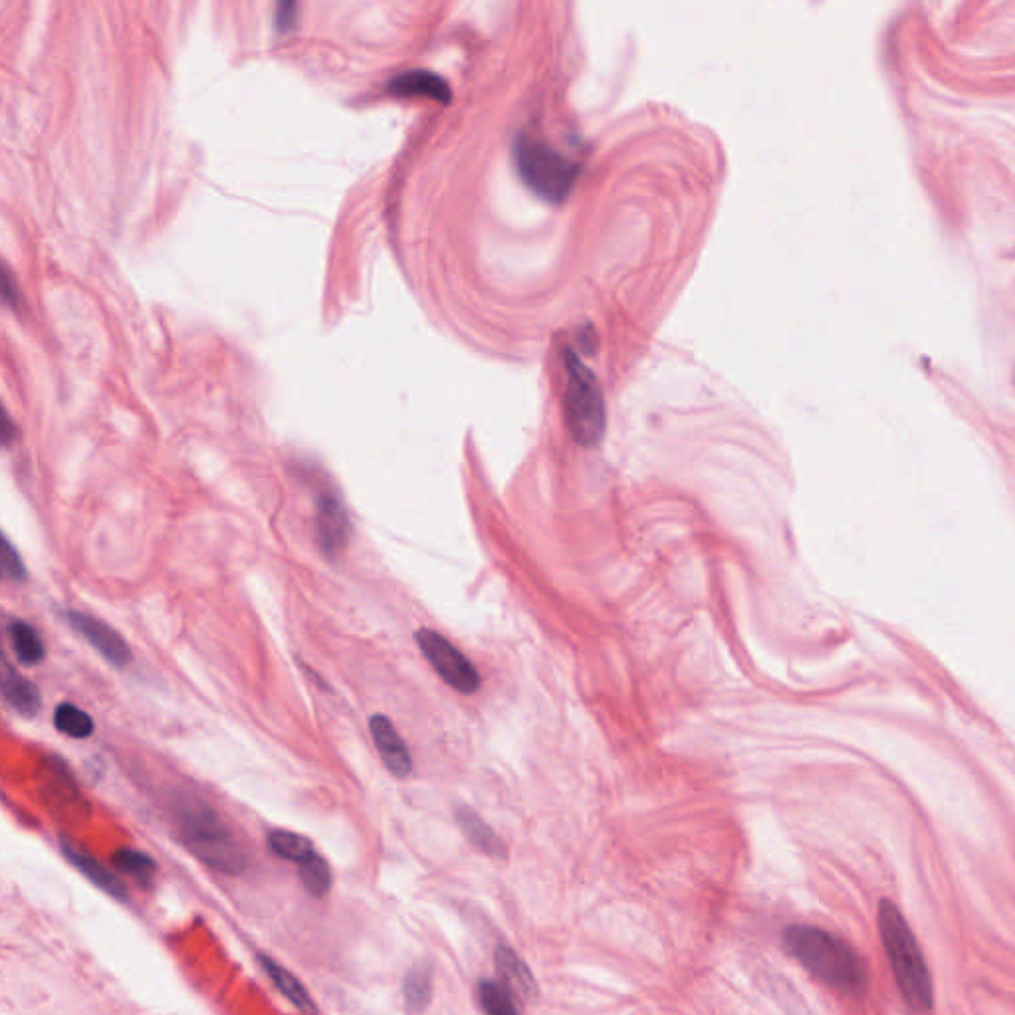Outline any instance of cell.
I'll use <instances>...</instances> for the list:
<instances>
[{
  "instance_id": "obj_10",
  "label": "cell",
  "mask_w": 1015,
  "mask_h": 1015,
  "mask_svg": "<svg viewBox=\"0 0 1015 1015\" xmlns=\"http://www.w3.org/2000/svg\"><path fill=\"white\" fill-rule=\"evenodd\" d=\"M387 94L393 98H423L449 106L452 89L439 74L429 70H409L389 79Z\"/></svg>"
},
{
  "instance_id": "obj_8",
  "label": "cell",
  "mask_w": 1015,
  "mask_h": 1015,
  "mask_svg": "<svg viewBox=\"0 0 1015 1015\" xmlns=\"http://www.w3.org/2000/svg\"><path fill=\"white\" fill-rule=\"evenodd\" d=\"M68 623L79 637H84L96 651H98L109 664L124 669L131 663V649L126 643V639L108 623L99 621L96 617L82 613V611H72L62 613Z\"/></svg>"
},
{
  "instance_id": "obj_14",
  "label": "cell",
  "mask_w": 1015,
  "mask_h": 1015,
  "mask_svg": "<svg viewBox=\"0 0 1015 1015\" xmlns=\"http://www.w3.org/2000/svg\"><path fill=\"white\" fill-rule=\"evenodd\" d=\"M457 823H459L460 831L467 840L477 847V850L487 853L490 857L494 859H504L506 857V847L504 843L496 835V831L490 827L487 821L480 818L479 813L470 810H459L457 811Z\"/></svg>"
},
{
  "instance_id": "obj_12",
  "label": "cell",
  "mask_w": 1015,
  "mask_h": 1015,
  "mask_svg": "<svg viewBox=\"0 0 1015 1015\" xmlns=\"http://www.w3.org/2000/svg\"><path fill=\"white\" fill-rule=\"evenodd\" d=\"M0 688L12 710H17L22 716H29V718L39 714L42 696H40L36 684L30 683L29 679L22 676L10 663H4L2 666Z\"/></svg>"
},
{
  "instance_id": "obj_18",
  "label": "cell",
  "mask_w": 1015,
  "mask_h": 1015,
  "mask_svg": "<svg viewBox=\"0 0 1015 1015\" xmlns=\"http://www.w3.org/2000/svg\"><path fill=\"white\" fill-rule=\"evenodd\" d=\"M266 843H268V850L273 851L278 859L290 861L293 865L302 863L316 851L312 841L293 831L273 830L268 833Z\"/></svg>"
},
{
  "instance_id": "obj_17",
  "label": "cell",
  "mask_w": 1015,
  "mask_h": 1015,
  "mask_svg": "<svg viewBox=\"0 0 1015 1015\" xmlns=\"http://www.w3.org/2000/svg\"><path fill=\"white\" fill-rule=\"evenodd\" d=\"M479 1004L490 1015H516L520 1012L516 992L504 980H482L479 984Z\"/></svg>"
},
{
  "instance_id": "obj_24",
  "label": "cell",
  "mask_w": 1015,
  "mask_h": 1015,
  "mask_svg": "<svg viewBox=\"0 0 1015 1015\" xmlns=\"http://www.w3.org/2000/svg\"><path fill=\"white\" fill-rule=\"evenodd\" d=\"M298 19V0H278L276 2V26L280 32H290Z\"/></svg>"
},
{
  "instance_id": "obj_16",
  "label": "cell",
  "mask_w": 1015,
  "mask_h": 1015,
  "mask_svg": "<svg viewBox=\"0 0 1015 1015\" xmlns=\"http://www.w3.org/2000/svg\"><path fill=\"white\" fill-rule=\"evenodd\" d=\"M496 966H499V974L502 976V980L506 982L507 986L512 987L516 994H522V996L530 997L532 992H536V982H534V976L530 974L524 960L517 957L514 950L510 948L502 947L496 950Z\"/></svg>"
},
{
  "instance_id": "obj_13",
  "label": "cell",
  "mask_w": 1015,
  "mask_h": 1015,
  "mask_svg": "<svg viewBox=\"0 0 1015 1015\" xmlns=\"http://www.w3.org/2000/svg\"><path fill=\"white\" fill-rule=\"evenodd\" d=\"M258 962H260V966L266 972V976L273 980L276 990L293 1007H298L300 1012H318V1006L313 1004L312 996L308 994V990L302 986V982L293 976L288 968L280 966L276 960L270 957H264V954H258Z\"/></svg>"
},
{
  "instance_id": "obj_2",
  "label": "cell",
  "mask_w": 1015,
  "mask_h": 1015,
  "mask_svg": "<svg viewBox=\"0 0 1015 1015\" xmlns=\"http://www.w3.org/2000/svg\"><path fill=\"white\" fill-rule=\"evenodd\" d=\"M879 932L900 996L912 1009H928L934 992L927 960L907 920L888 900H880Z\"/></svg>"
},
{
  "instance_id": "obj_20",
  "label": "cell",
  "mask_w": 1015,
  "mask_h": 1015,
  "mask_svg": "<svg viewBox=\"0 0 1015 1015\" xmlns=\"http://www.w3.org/2000/svg\"><path fill=\"white\" fill-rule=\"evenodd\" d=\"M54 726H56L58 733L66 734V736L76 738V740L89 738L96 730V724L92 720V716L72 703H62L56 706Z\"/></svg>"
},
{
  "instance_id": "obj_6",
  "label": "cell",
  "mask_w": 1015,
  "mask_h": 1015,
  "mask_svg": "<svg viewBox=\"0 0 1015 1015\" xmlns=\"http://www.w3.org/2000/svg\"><path fill=\"white\" fill-rule=\"evenodd\" d=\"M420 653L429 661L435 673L439 674L445 683L452 686L460 694L479 693L480 674L474 664L470 663L464 654L460 653L449 639L442 634L432 631V629H420L415 634Z\"/></svg>"
},
{
  "instance_id": "obj_21",
  "label": "cell",
  "mask_w": 1015,
  "mask_h": 1015,
  "mask_svg": "<svg viewBox=\"0 0 1015 1015\" xmlns=\"http://www.w3.org/2000/svg\"><path fill=\"white\" fill-rule=\"evenodd\" d=\"M114 867L124 873L127 877L137 880L139 885H151L156 877L157 863L151 859L147 853L136 850H121L114 853L111 857Z\"/></svg>"
},
{
  "instance_id": "obj_3",
  "label": "cell",
  "mask_w": 1015,
  "mask_h": 1015,
  "mask_svg": "<svg viewBox=\"0 0 1015 1015\" xmlns=\"http://www.w3.org/2000/svg\"><path fill=\"white\" fill-rule=\"evenodd\" d=\"M177 821L189 850L209 867L226 875H241L245 870V853L205 801L193 795L185 798L177 805Z\"/></svg>"
},
{
  "instance_id": "obj_25",
  "label": "cell",
  "mask_w": 1015,
  "mask_h": 1015,
  "mask_svg": "<svg viewBox=\"0 0 1015 1015\" xmlns=\"http://www.w3.org/2000/svg\"><path fill=\"white\" fill-rule=\"evenodd\" d=\"M2 296H4V302L10 303V306H17V302H19V290L12 282V276H10L9 270H4V276H2Z\"/></svg>"
},
{
  "instance_id": "obj_22",
  "label": "cell",
  "mask_w": 1015,
  "mask_h": 1015,
  "mask_svg": "<svg viewBox=\"0 0 1015 1015\" xmlns=\"http://www.w3.org/2000/svg\"><path fill=\"white\" fill-rule=\"evenodd\" d=\"M403 994L410 1012H425L432 997V972L429 966L410 968L403 982Z\"/></svg>"
},
{
  "instance_id": "obj_9",
  "label": "cell",
  "mask_w": 1015,
  "mask_h": 1015,
  "mask_svg": "<svg viewBox=\"0 0 1015 1015\" xmlns=\"http://www.w3.org/2000/svg\"><path fill=\"white\" fill-rule=\"evenodd\" d=\"M370 730H372L375 750L380 754L381 761H383V766L387 768L391 776H395L399 780L407 778L413 771V758H410L407 744L397 733L395 724L391 723L387 716L375 714L370 720Z\"/></svg>"
},
{
  "instance_id": "obj_7",
  "label": "cell",
  "mask_w": 1015,
  "mask_h": 1015,
  "mask_svg": "<svg viewBox=\"0 0 1015 1015\" xmlns=\"http://www.w3.org/2000/svg\"><path fill=\"white\" fill-rule=\"evenodd\" d=\"M316 530L325 556H340L348 546L352 532L350 514L342 496L330 484L316 487Z\"/></svg>"
},
{
  "instance_id": "obj_1",
  "label": "cell",
  "mask_w": 1015,
  "mask_h": 1015,
  "mask_svg": "<svg viewBox=\"0 0 1015 1015\" xmlns=\"http://www.w3.org/2000/svg\"><path fill=\"white\" fill-rule=\"evenodd\" d=\"M791 957L823 984L855 994L867 984V968L853 948L823 928L790 927L783 934Z\"/></svg>"
},
{
  "instance_id": "obj_5",
  "label": "cell",
  "mask_w": 1015,
  "mask_h": 1015,
  "mask_svg": "<svg viewBox=\"0 0 1015 1015\" xmlns=\"http://www.w3.org/2000/svg\"><path fill=\"white\" fill-rule=\"evenodd\" d=\"M567 423L577 439L584 445H594L603 430V400L597 389L596 380L586 365L577 362L574 353H567Z\"/></svg>"
},
{
  "instance_id": "obj_19",
  "label": "cell",
  "mask_w": 1015,
  "mask_h": 1015,
  "mask_svg": "<svg viewBox=\"0 0 1015 1015\" xmlns=\"http://www.w3.org/2000/svg\"><path fill=\"white\" fill-rule=\"evenodd\" d=\"M296 867H298V875H300V880H302L303 888H306L308 895H312L313 898H322L330 893V888H332V869H330L328 861L323 859L318 851H313L312 855H308Z\"/></svg>"
},
{
  "instance_id": "obj_23",
  "label": "cell",
  "mask_w": 1015,
  "mask_h": 1015,
  "mask_svg": "<svg viewBox=\"0 0 1015 1015\" xmlns=\"http://www.w3.org/2000/svg\"><path fill=\"white\" fill-rule=\"evenodd\" d=\"M2 562H4V576L12 581H24L29 577V569L24 566V559L20 557L19 549L10 544L4 537L2 546Z\"/></svg>"
},
{
  "instance_id": "obj_11",
  "label": "cell",
  "mask_w": 1015,
  "mask_h": 1015,
  "mask_svg": "<svg viewBox=\"0 0 1015 1015\" xmlns=\"http://www.w3.org/2000/svg\"><path fill=\"white\" fill-rule=\"evenodd\" d=\"M60 847H62L64 857H66L86 879L92 880L96 887L101 888L104 893H108L109 897L118 898L121 902L129 900L126 885L121 883L118 875H114L111 870L106 869L96 857H92L89 853H86V851L78 847V845H74V843L68 840H62Z\"/></svg>"
},
{
  "instance_id": "obj_15",
  "label": "cell",
  "mask_w": 1015,
  "mask_h": 1015,
  "mask_svg": "<svg viewBox=\"0 0 1015 1015\" xmlns=\"http://www.w3.org/2000/svg\"><path fill=\"white\" fill-rule=\"evenodd\" d=\"M9 639L12 644V651L17 654L20 664L26 666H36L46 659V644L40 637L36 627L30 626L26 621L14 619L9 623Z\"/></svg>"
},
{
  "instance_id": "obj_4",
  "label": "cell",
  "mask_w": 1015,
  "mask_h": 1015,
  "mask_svg": "<svg viewBox=\"0 0 1015 1015\" xmlns=\"http://www.w3.org/2000/svg\"><path fill=\"white\" fill-rule=\"evenodd\" d=\"M514 163L522 183L554 205L566 201L581 173L579 163L527 133H520L514 141Z\"/></svg>"
}]
</instances>
